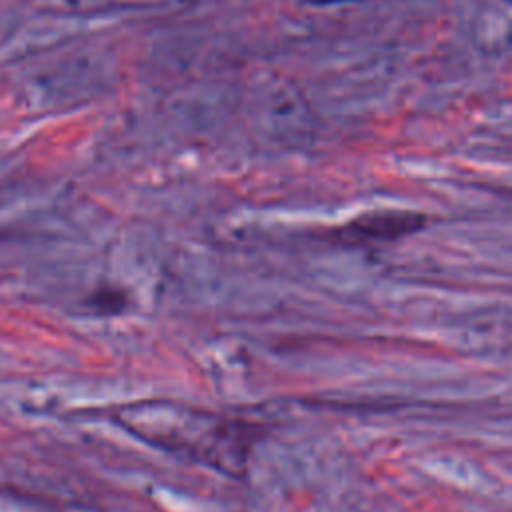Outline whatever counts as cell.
Wrapping results in <instances>:
<instances>
[{"mask_svg":"<svg viewBox=\"0 0 512 512\" xmlns=\"http://www.w3.org/2000/svg\"><path fill=\"white\" fill-rule=\"evenodd\" d=\"M310 4H336V2H346V0H306Z\"/></svg>","mask_w":512,"mask_h":512,"instance_id":"7a4b0ae2","label":"cell"},{"mask_svg":"<svg viewBox=\"0 0 512 512\" xmlns=\"http://www.w3.org/2000/svg\"><path fill=\"white\" fill-rule=\"evenodd\" d=\"M424 218L406 210H378L368 212L350 222L348 232L360 240H392L410 234L422 226Z\"/></svg>","mask_w":512,"mask_h":512,"instance_id":"6da1fadb","label":"cell"},{"mask_svg":"<svg viewBox=\"0 0 512 512\" xmlns=\"http://www.w3.org/2000/svg\"><path fill=\"white\" fill-rule=\"evenodd\" d=\"M508 2H512V0H508Z\"/></svg>","mask_w":512,"mask_h":512,"instance_id":"3957f363","label":"cell"}]
</instances>
